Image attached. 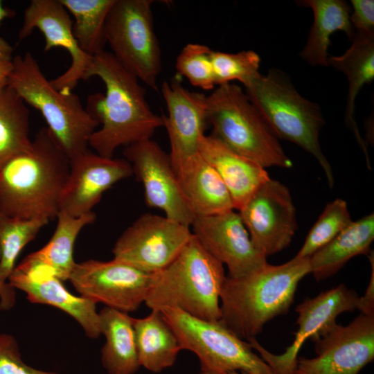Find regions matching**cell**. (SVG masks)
<instances>
[{
  "mask_svg": "<svg viewBox=\"0 0 374 374\" xmlns=\"http://www.w3.org/2000/svg\"><path fill=\"white\" fill-rule=\"evenodd\" d=\"M359 296L344 283L320 293L312 299H305L298 305L296 323L299 326L292 344L285 351L275 355L262 346L256 338L247 341L252 349L271 368L274 374H292L295 368L299 352L308 339L314 342L326 334L336 323V318L345 312H353L357 308Z\"/></svg>",
  "mask_w": 374,
  "mask_h": 374,
  "instance_id": "obj_13",
  "label": "cell"
},
{
  "mask_svg": "<svg viewBox=\"0 0 374 374\" xmlns=\"http://www.w3.org/2000/svg\"><path fill=\"white\" fill-rule=\"evenodd\" d=\"M198 152L219 175L238 211L270 178L265 168L236 153L211 134L201 137Z\"/></svg>",
  "mask_w": 374,
  "mask_h": 374,
  "instance_id": "obj_21",
  "label": "cell"
},
{
  "mask_svg": "<svg viewBox=\"0 0 374 374\" xmlns=\"http://www.w3.org/2000/svg\"><path fill=\"white\" fill-rule=\"evenodd\" d=\"M46 218L11 219L0 216V281L7 283L22 249L48 223Z\"/></svg>",
  "mask_w": 374,
  "mask_h": 374,
  "instance_id": "obj_31",
  "label": "cell"
},
{
  "mask_svg": "<svg viewBox=\"0 0 374 374\" xmlns=\"http://www.w3.org/2000/svg\"><path fill=\"white\" fill-rule=\"evenodd\" d=\"M132 175L125 159L105 157L87 149L70 159L60 212L79 217L92 211L107 190Z\"/></svg>",
  "mask_w": 374,
  "mask_h": 374,
  "instance_id": "obj_19",
  "label": "cell"
},
{
  "mask_svg": "<svg viewBox=\"0 0 374 374\" xmlns=\"http://www.w3.org/2000/svg\"><path fill=\"white\" fill-rule=\"evenodd\" d=\"M73 21L60 0H32L25 9L18 41L27 38L38 29L45 39L44 51L55 47L66 49L71 62L68 69L54 80L52 85L64 93H69L84 80L93 56L84 52L73 33Z\"/></svg>",
  "mask_w": 374,
  "mask_h": 374,
  "instance_id": "obj_16",
  "label": "cell"
},
{
  "mask_svg": "<svg viewBox=\"0 0 374 374\" xmlns=\"http://www.w3.org/2000/svg\"><path fill=\"white\" fill-rule=\"evenodd\" d=\"M206 99L212 136L264 168L292 167L278 139L241 87L220 84Z\"/></svg>",
  "mask_w": 374,
  "mask_h": 374,
  "instance_id": "obj_7",
  "label": "cell"
},
{
  "mask_svg": "<svg viewBox=\"0 0 374 374\" xmlns=\"http://www.w3.org/2000/svg\"><path fill=\"white\" fill-rule=\"evenodd\" d=\"M192 235L189 226L166 216L141 215L118 238L114 258L154 274L179 253Z\"/></svg>",
  "mask_w": 374,
  "mask_h": 374,
  "instance_id": "obj_11",
  "label": "cell"
},
{
  "mask_svg": "<svg viewBox=\"0 0 374 374\" xmlns=\"http://www.w3.org/2000/svg\"><path fill=\"white\" fill-rule=\"evenodd\" d=\"M160 311L177 335L181 349L199 358L201 371L213 374L231 371L274 374L247 341L238 338L220 321L201 319L173 308Z\"/></svg>",
  "mask_w": 374,
  "mask_h": 374,
  "instance_id": "obj_8",
  "label": "cell"
},
{
  "mask_svg": "<svg viewBox=\"0 0 374 374\" xmlns=\"http://www.w3.org/2000/svg\"><path fill=\"white\" fill-rule=\"evenodd\" d=\"M351 46L341 55L330 56L328 64L343 72L348 82L346 121L353 131L368 161L365 142L354 116L356 97L366 84L374 79V33L355 31Z\"/></svg>",
  "mask_w": 374,
  "mask_h": 374,
  "instance_id": "obj_24",
  "label": "cell"
},
{
  "mask_svg": "<svg viewBox=\"0 0 374 374\" xmlns=\"http://www.w3.org/2000/svg\"><path fill=\"white\" fill-rule=\"evenodd\" d=\"M373 252L368 254L372 265V272L369 284L364 296L359 297L357 308L362 314L374 315V256Z\"/></svg>",
  "mask_w": 374,
  "mask_h": 374,
  "instance_id": "obj_37",
  "label": "cell"
},
{
  "mask_svg": "<svg viewBox=\"0 0 374 374\" xmlns=\"http://www.w3.org/2000/svg\"><path fill=\"white\" fill-rule=\"evenodd\" d=\"M161 93L168 115L161 116L170 143L171 163L175 169L198 152L199 139L208 122L206 96L185 88L177 78L164 81Z\"/></svg>",
  "mask_w": 374,
  "mask_h": 374,
  "instance_id": "obj_20",
  "label": "cell"
},
{
  "mask_svg": "<svg viewBox=\"0 0 374 374\" xmlns=\"http://www.w3.org/2000/svg\"><path fill=\"white\" fill-rule=\"evenodd\" d=\"M245 93L278 139L290 141L311 154L322 167L330 188L332 168L321 150L319 135L324 124L319 106L302 96L278 69L258 73L244 86Z\"/></svg>",
  "mask_w": 374,
  "mask_h": 374,
  "instance_id": "obj_5",
  "label": "cell"
},
{
  "mask_svg": "<svg viewBox=\"0 0 374 374\" xmlns=\"http://www.w3.org/2000/svg\"><path fill=\"white\" fill-rule=\"evenodd\" d=\"M98 77L105 84L103 95L89 96L85 109L100 127L89 140L98 154L112 158L121 146L151 139L163 126L161 116L154 114L145 99L139 80L106 51L93 56L84 80Z\"/></svg>",
  "mask_w": 374,
  "mask_h": 374,
  "instance_id": "obj_1",
  "label": "cell"
},
{
  "mask_svg": "<svg viewBox=\"0 0 374 374\" xmlns=\"http://www.w3.org/2000/svg\"><path fill=\"white\" fill-rule=\"evenodd\" d=\"M314 343L317 356L298 357L292 374H358L374 359V315L336 324Z\"/></svg>",
  "mask_w": 374,
  "mask_h": 374,
  "instance_id": "obj_12",
  "label": "cell"
},
{
  "mask_svg": "<svg viewBox=\"0 0 374 374\" xmlns=\"http://www.w3.org/2000/svg\"><path fill=\"white\" fill-rule=\"evenodd\" d=\"M298 4L312 8L314 22L301 57L311 65L328 66V50L330 36L336 31L344 32L352 40L355 30L350 21L351 9L341 0H303Z\"/></svg>",
  "mask_w": 374,
  "mask_h": 374,
  "instance_id": "obj_25",
  "label": "cell"
},
{
  "mask_svg": "<svg viewBox=\"0 0 374 374\" xmlns=\"http://www.w3.org/2000/svg\"><path fill=\"white\" fill-rule=\"evenodd\" d=\"M352 222L345 200L336 199L328 203L295 256L309 258L330 242Z\"/></svg>",
  "mask_w": 374,
  "mask_h": 374,
  "instance_id": "obj_32",
  "label": "cell"
},
{
  "mask_svg": "<svg viewBox=\"0 0 374 374\" xmlns=\"http://www.w3.org/2000/svg\"><path fill=\"white\" fill-rule=\"evenodd\" d=\"M133 327L141 366L159 373L175 363L182 350L181 344L160 310H152L143 318H133Z\"/></svg>",
  "mask_w": 374,
  "mask_h": 374,
  "instance_id": "obj_27",
  "label": "cell"
},
{
  "mask_svg": "<svg viewBox=\"0 0 374 374\" xmlns=\"http://www.w3.org/2000/svg\"><path fill=\"white\" fill-rule=\"evenodd\" d=\"M310 273L308 258L267 263L241 277L229 276L220 297L219 321L238 338H256L266 323L289 310L300 280Z\"/></svg>",
  "mask_w": 374,
  "mask_h": 374,
  "instance_id": "obj_3",
  "label": "cell"
},
{
  "mask_svg": "<svg viewBox=\"0 0 374 374\" xmlns=\"http://www.w3.org/2000/svg\"><path fill=\"white\" fill-rule=\"evenodd\" d=\"M226 374H249V373L243 372V371H231Z\"/></svg>",
  "mask_w": 374,
  "mask_h": 374,
  "instance_id": "obj_42",
  "label": "cell"
},
{
  "mask_svg": "<svg viewBox=\"0 0 374 374\" xmlns=\"http://www.w3.org/2000/svg\"><path fill=\"white\" fill-rule=\"evenodd\" d=\"M8 283L26 293L33 303L53 306L75 319L90 339L101 335L96 303L69 292L48 266L29 254L10 274Z\"/></svg>",
  "mask_w": 374,
  "mask_h": 374,
  "instance_id": "obj_17",
  "label": "cell"
},
{
  "mask_svg": "<svg viewBox=\"0 0 374 374\" xmlns=\"http://www.w3.org/2000/svg\"><path fill=\"white\" fill-rule=\"evenodd\" d=\"M1 258V249H0ZM15 289L8 283H3L0 281V310H9L15 303Z\"/></svg>",
  "mask_w": 374,
  "mask_h": 374,
  "instance_id": "obj_38",
  "label": "cell"
},
{
  "mask_svg": "<svg viewBox=\"0 0 374 374\" xmlns=\"http://www.w3.org/2000/svg\"><path fill=\"white\" fill-rule=\"evenodd\" d=\"M7 85L40 112L47 127L69 159L87 150L89 140L100 125L87 112L78 95L55 89L29 52L12 58Z\"/></svg>",
  "mask_w": 374,
  "mask_h": 374,
  "instance_id": "obj_6",
  "label": "cell"
},
{
  "mask_svg": "<svg viewBox=\"0 0 374 374\" xmlns=\"http://www.w3.org/2000/svg\"><path fill=\"white\" fill-rule=\"evenodd\" d=\"M0 374H60L37 369L22 359L16 339L11 335L0 333Z\"/></svg>",
  "mask_w": 374,
  "mask_h": 374,
  "instance_id": "obj_35",
  "label": "cell"
},
{
  "mask_svg": "<svg viewBox=\"0 0 374 374\" xmlns=\"http://www.w3.org/2000/svg\"><path fill=\"white\" fill-rule=\"evenodd\" d=\"M190 226L202 245L227 266L229 276H243L267 263V256L253 245L239 213L234 210L196 216Z\"/></svg>",
  "mask_w": 374,
  "mask_h": 374,
  "instance_id": "obj_18",
  "label": "cell"
},
{
  "mask_svg": "<svg viewBox=\"0 0 374 374\" xmlns=\"http://www.w3.org/2000/svg\"><path fill=\"white\" fill-rule=\"evenodd\" d=\"M224 266L193 235L176 258L153 274L145 304L151 310L177 308L207 321H219Z\"/></svg>",
  "mask_w": 374,
  "mask_h": 374,
  "instance_id": "obj_4",
  "label": "cell"
},
{
  "mask_svg": "<svg viewBox=\"0 0 374 374\" xmlns=\"http://www.w3.org/2000/svg\"><path fill=\"white\" fill-rule=\"evenodd\" d=\"M29 111L8 85L0 89V168L31 145Z\"/></svg>",
  "mask_w": 374,
  "mask_h": 374,
  "instance_id": "obj_29",
  "label": "cell"
},
{
  "mask_svg": "<svg viewBox=\"0 0 374 374\" xmlns=\"http://www.w3.org/2000/svg\"><path fill=\"white\" fill-rule=\"evenodd\" d=\"M96 217L91 211L79 217L59 212L57 223L48 243L31 254L33 257L48 266L62 281L67 280L75 265L73 252L75 242L81 230L92 224Z\"/></svg>",
  "mask_w": 374,
  "mask_h": 374,
  "instance_id": "obj_28",
  "label": "cell"
},
{
  "mask_svg": "<svg viewBox=\"0 0 374 374\" xmlns=\"http://www.w3.org/2000/svg\"><path fill=\"white\" fill-rule=\"evenodd\" d=\"M212 50L204 44H186L178 55L175 67L180 75L187 78L195 87L213 89L215 82L211 63Z\"/></svg>",
  "mask_w": 374,
  "mask_h": 374,
  "instance_id": "obj_34",
  "label": "cell"
},
{
  "mask_svg": "<svg viewBox=\"0 0 374 374\" xmlns=\"http://www.w3.org/2000/svg\"><path fill=\"white\" fill-rule=\"evenodd\" d=\"M199 374H213V373L201 371Z\"/></svg>",
  "mask_w": 374,
  "mask_h": 374,
  "instance_id": "obj_43",
  "label": "cell"
},
{
  "mask_svg": "<svg viewBox=\"0 0 374 374\" xmlns=\"http://www.w3.org/2000/svg\"><path fill=\"white\" fill-rule=\"evenodd\" d=\"M15 14L14 10L4 6L2 1H0V24L6 18L12 17Z\"/></svg>",
  "mask_w": 374,
  "mask_h": 374,
  "instance_id": "obj_40",
  "label": "cell"
},
{
  "mask_svg": "<svg viewBox=\"0 0 374 374\" xmlns=\"http://www.w3.org/2000/svg\"><path fill=\"white\" fill-rule=\"evenodd\" d=\"M125 159L144 188L148 206L161 210L165 216L190 226L195 215L186 202L168 154L152 139L126 147Z\"/></svg>",
  "mask_w": 374,
  "mask_h": 374,
  "instance_id": "obj_14",
  "label": "cell"
},
{
  "mask_svg": "<svg viewBox=\"0 0 374 374\" xmlns=\"http://www.w3.org/2000/svg\"><path fill=\"white\" fill-rule=\"evenodd\" d=\"M350 21L355 31L374 33V1L351 0Z\"/></svg>",
  "mask_w": 374,
  "mask_h": 374,
  "instance_id": "obj_36",
  "label": "cell"
},
{
  "mask_svg": "<svg viewBox=\"0 0 374 374\" xmlns=\"http://www.w3.org/2000/svg\"><path fill=\"white\" fill-rule=\"evenodd\" d=\"M175 172L181 192L195 217L234 210L222 179L199 152L184 161Z\"/></svg>",
  "mask_w": 374,
  "mask_h": 374,
  "instance_id": "obj_22",
  "label": "cell"
},
{
  "mask_svg": "<svg viewBox=\"0 0 374 374\" xmlns=\"http://www.w3.org/2000/svg\"><path fill=\"white\" fill-rule=\"evenodd\" d=\"M70 159L47 127L30 146L0 168V216L17 220L57 217Z\"/></svg>",
  "mask_w": 374,
  "mask_h": 374,
  "instance_id": "obj_2",
  "label": "cell"
},
{
  "mask_svg": "<svg viewBox=\"0 0 374 374\" xmlns=\"http://www.w3.org/2000/svg\"><path fill=\"white\" fill-rule=\"evenodd\" d=\"M152 3V0H115L105 35L116 60L139 81L157 90L161 55L154 29Z\"/></svg>",
  "mask_w": 374,
  "mask_h": 374,
  "instance_id": "obj_9",
  "label": "cell"
},
{
  "mask_svg": "<svg viewBox=\"0 0 374 374\" xmlns=\"http://www.w3.org/2000/svg\"><path fill=\"white\" fill-rule=\"evenodd\" d=\"M101 334L105 337L100 361L108 374H134L141 367L133 317L104 307L99 312Z\"/></svg>",
  "mask_w": 374,
  "mask_h": 374,
  "instance_id": "obj_26",
  "label": "cell"
},
{
  "mask_svg": "<svg viewBox=\"0 0 374 374\" xmlns=\"http://www.w3.org/2000/svg\"><path fill=\"white\" fill-rule=\"evenodd\" d=\"M374 239V214L352 223L309 258L310 273L317 280L335 274L352 258L368 255Z\"/></svg>",
  "mask_w": 374,
  "mask_h": 374,
  "instance_id": "obj_23",
  "label": "cell"
},
{
  "mask_svg": "<svg viewBox=\"0 0 374 374\" xmlns=\"http://www.w3.org/2000/svg\"><path fill=\"white\" fill-rule=\"evenodd\" d=\"M211 59L216 85L238 80L244 87L259 73L260 57L253 51L236 53L212 51Z\"/></svg>",
  "mask_w": 374,
  "mask_h": 374,
  "instance_id": "obj_33",
  "label": "cell"
},
{
  "mask_svg": "<svg viewBox=\"0 0 374 374\" xmlns=\"http://www.w3.org/2000/svg\"><path fill=\"white\" fill-rule=\"evenodd\" d=\"M74 18L73 35L80 48L93 56L104 51L105 28L115 0H60Z\"/></svg>",
  "mask_w": 374,
  "mask_h": 374,
  "instance_id": "obj_30",
  "label": "cell"
},
{
  "mask_svg": "<svg viewBox=\"0 0 374 374\" xmlns=\"http://www.w3.org/2000/svg\"><path fill=\"white\" fill-rule=\"evenodd\" d=\"M13 47L3 37H0V53L12 54Z\"/></svg>",
  "mask_w": 374,
  "mask_h": 374,
  "instance_id": "obj_41",
  "label": "cell"
},
{
  "mask_svg": "<svg viewBox=\"0 0 374 374\" xmlns=\"http://www.w3.org/2000/svg\"><path fill=\"white\" fill-rule=\"evenodd\" d=\"M152 276L113 258L75 262L69 280L80 296L129 314L145 303Z\"/></svg>",
  "mask_w": 374,
  "mask_h": 374,
  "instance_id": "obj_10",
  "label": "cell"
},
{
  "mask_svg": "<svg viewBox=\"0 0 374 374\" xmlns=\"http://www.w3.org/2000/svg\"><path fill=\"white\" fill-rule=\"evenodd\" d=\"M12 54L0 53V89L7 86L8 77L12 70Z\"/></svg>",
  "mask_w": 374,
  "mask_h": 374,
  "instance_id": "obj_39",
  "label": "cell"
},
{
  "mask_svg": "<svg viewBox=\"0 0 374 374\" xmlns=\"http://www.w3.org/2000/svg\"><path fill=\"white\" fill-rule=\"evenodd\" d=\"M238 211L253 245L267 257L287 247L297 229L289 188L271 178Z\"/></svg>",
  "mask_w": 374,
  "mask_h": 374,
  "instance_id": "obj_15",
  "label": "cell"
}]
</instances>
